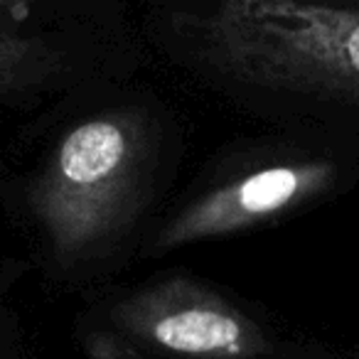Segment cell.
Instances as JSON below:
<instances>
[{
    "instance_id": "4",
    "label": "cell",
    "mask_w": 359,
    "mask_h": 359,
    "mask_svg": "<svg viewBox=\"0 0 359 359\" xmlns=\"http://www.w3.org/2000/svg\"><path fill=\"white\" fill-rule=\"evenodd\" d=\"M337 177L327 160H285L256 168L205 192L155 236V251L222 239L278 219L325 192Z\"/></svg>"
},
{
    "instance_id": "6",
    "label": "cell",
    "mask_w": 359,
    "mask_h": 359,
    "mask_svg": "<svg viewBox=\"0 0 359 359\" xmlns=\"http://www.w3.org/2000/svg\"><path fill=\"white\" fill-rule=\"evenodd\" d=\"M22 3H32V0H0V8H11V6H22Z\"/></svg>"
},
{
    "instance_id": "1",
    "label": "cell",
    "mask_w": 359,
    "mask_h": 359,
    "mask_svg": "<svg viewBox=\"0 0 359 359\" xmlns=\"http://www.w3.org/2000/svg\"><path fill=\"white\" fill-rule=\"evenodd\" d=\"M200 47L241 89L359 109V13L308 0H219L200 22Z\"/></svg>"
},
{
    "instance_id": "3",
    "label": "cell",
    "mask_w": 359,
    "mask_h": 359,
    "mask_svg": "<svg viewBox=\"0 0 359 359\" xmlns=\"http://www.w3.org/2000/svg\"><path fill=\"white\" fill-rule=\"evenodd\" d=\"M114 318L150 347L187 359H256L271 349L256 320L185 276L135 290L116 305Z\"/></svg>"
},
{
    "instance_id": "2",
    "label": "cell",
    "mask_w": 359,
    "mask_h": 359,
    "mask_svg": "<svg viewBox=\"0 0 359 359\" xmlns=\"http://www.w3.org/2000/svg\"><path fill=\"white\" fill-rule=\"evenodd\" d=\"M145 130L130 114L81 121L57 143L30 205L52 254L76 264L130 226L145 175Z\"/></svg>"
},
{
    "instance_id": "5",
    "label": "cell",
    "mask_w": 359,
    "mask_h": 359,
    "mask_svg": "<svg viewBox=\"0 0 359 359\" xmlns=\"http://www.w3.org/2000/svg\"><path fill=\"white\" fill-rule=\"evenodd\" d=\"M60 52L45 40L0 27V96L42 84L62 69Z\"/></svg>"
}]
</instances>
